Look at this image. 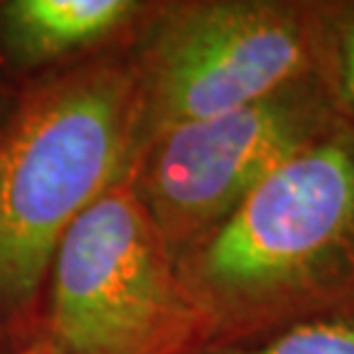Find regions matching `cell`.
I'll use <instances>...</instances> for the list:
<instances>
[{"label":"cell","instance_id":"obj_6","mask_svg":"<svg viewBox=\"0 0 354 354\" xmlns=\"http://www.w3.org/2000/svg\"><path fill=\"white\" fill-rule=\"evenodd\" d=\"M152 0H0V60L46 76L122 46Z\"/></svg>","mask_w":354,"mask_h":354},{"label":"cell","instance_id":"obj_1","mask_svg":"<svg viewBox=\"0 0 354 354\" xmlns=\"http://www.w3.org/2000/svg\"><path fill=\"white\" fill-rule=\"evenodd\" d=\"M175 265L207 343L354 313V124L288 159Z\"/></svg>","mask_w":354,"mask_h":354},{"label":"cell","instance_id":"obj_3","mask_svg":"<svg viewBox=\"0 0 354 354\" xmlns=\"http://www.w3.org/2000/svg\"><path fill=\"white\" fill-rule=\"evenodd\" d=\"M35 338L51 354H198L207 345L201 310L127 177L60 239Z\"/></svg>","mask_w":354,"mask_h":354},{"label":"cell","instance_id":"obj_5","mask_svg":"<svg viewBox=\"0 0 354 354\" xmlns=\"http://www.w3.org/2000/svg\"><path fill=\"white\" fill-rule=\"evenodd\" d=\"M341 122L315 74H306L242 109L161 133L133 157L127 182L177 258Z\"/></svg>","mask_w":354,"mask_h":354},{"label":"cell","instance_id":"obj_9","mask_svg":"<svg viewBox=\"0 0 354 354\" xmlns=\"http://www.w3.org/2000/svg\"><path fill=\"white\" fill-rule=\"evenodd\" d=\"M0 354H51V350H48L39 338H32V341L21 343V345H7V348H0Z\"/></svg>","mask_w":354,"mask_h":354},{"label":"cell","instance_id":"obj_7","mask_svg":"<svg viewBox=\"0 0 354 354\" xmlns=\"http://www.w3.org/2000/svg\"><path fill=\"white\" fill-rule=\"evenodd\" d=\"M310 58L338 115L354 124V0H310Z\"/></svg>","mask_w":354,"mask_h":354},{"label":"cell","instance_id":"obj_2","mask_svg":"<svg viewBox=\"0 0 354 354\" xmlns=\"http://www.w3.org/2000/svg\"><path fill=\"white\" fill-rule=\"evenodd\" d=\"M124 44L35 79L0 129V336L17 345L35 338L69 225L129 173L133 76Z\"/></svg>","mask_w":354,"mask_h":354},{"label":"cell","instance_id":"obj_10","mask_svg":"<svg viewBox=\"0 0 354 354\" xmlns=\"http://www.w3.org/2000/svg\"><path fill=\"white\" fill-rule=\"evenodd\" d=\"M17 99H19V95H14V92H10L3 83H0V129H3L5 122L10 120L14 106H17Z\"/></svg>","mask_w":354,"mask_h":354},{"label":"cell","instance_id":"obj_4","mask_svg":"<svg viewBox=\"0 0 354 354\" xmlns=\"http://www.w3.org/2000/svg\"><path fill=\"white\" fill-rule=\"evenodd\" d=\"M124 53L136 157L175 127L242 109L313 74L310 0H152Z\"/></svg>","mask_w":354,"mask_h":354},{"label":"cell","instance_id":"obj_8","mask_svg":"<svg viewBox=\"0 0 354 354\" xmlns=\"http://www.w3.org/2000/svg\"><path fill=\"white\" fill-rule=\"evenodd\" d=\"M198 354H354V313L317 317L235 341L207 343Z\"/></svg>","mask_w":354,"mask_h":354}]
</instances>
